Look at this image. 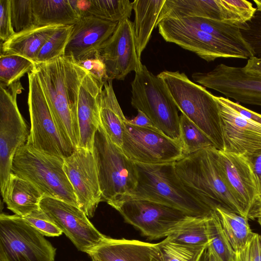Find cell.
Listing matches in <instances>:
<instances>
[{"instance_id": "6da1fadb", "label": "cell", "mask_w": 261, "mask_h": 261, "mask_svg": "<svg viewBox=\"0 0 261 261\" xmlns=\"http://www.w3.org/2000/svg\"><path fill=\"white\" fill-rule=\"evenodd\" d=\"M33 70L62 138L74 150L79 147L76 118L79 90L88 70L63 56L48 62L35 63Z\"/></svg>"}, {"instance_id": "7a4b0ae2", "label": "cell", "mask_w": 261, "mask_h": 261, "mask_svg": "<svg viewBox=\"0 0 261 261\" xmlns=\"http://www.w3.org/2000/svg\"><path fill=\"white\" fill-rule=\"evenodd\" d=\"M216 149L207 147L185 155L175 162L176 172L188 191L213 210L221 207L244 217L220 172Z\"/></svg>"}, {"instance_id": "3957f363", "label": "cell", "mask_w": 261, "mask_h": 261, "mask_svg": "<svg viewBox=\"0 0 261 261\" xmlns=\"http://www.w3.org/2000/svg\"><path fill=\"white\" fill-rule=\"evenodd\" d=\"M157 76L165 83L178 109L224 150L222 119L215 95L179 71L165 70Z\"/></svg>"}, {"instance_id": "277c9868", "label": "cell", "mask_w": 261, "mask_h": 261, "mask_svg": "<svg viewBox=\"0 0 261 261\" xmlns=\"http://www.w3.org/2000/svg\"><path fill=\"white\" fill-rule=\"evenodd\" d=\"M135 164L137 184L128 199H140L159 202L181 210L194 217H208L215 211L199 200L186 188L176 172L175 162Z\"/></svg>"}, {"instance_id": "5b68a950", "label": "cell", "mask_w": 261, "mask_h": 261, "mask_svg": "<svg viewBox=\"0 0 261 261\" xmlns=\"http://www.w3.org/2000/svg\"><path fill=\"white\" fill-rule=\"evenodd\" d=\"M93 153L98 171L102 201L115 208L128 199L137 184L136 164L115 145L100 124L96 133Z\"/></svg>"}, {"instance_id": "8992f818", "label": "cell", "mask_w": 261, "mask_h": 261, "mask_svg": "<svg viewBox=\"0 0 261 261\" xmlns=\"http://www.w3.org/2000/svg\"><path fill=\"white\" fill-rule=\"evenodd\" d=\"M135 72L132 106L143 112L163 134L180 143L178 109L165 83L142 63Z\"/></svg>"}, {"instance_id": "52a82bcc", "label": "cell", "mask_w": 261, "mask_h": 261, "mask_svg": "<svg viewBox=\"0 0 261 261\" xmlns=\"http://www.w3.org/2000/svg\"><path fill=\"white\" fill-rule=\"evenodd\" d=\"M64 159L40 151L27 145L16 152L11 173L25 179L45 196L77 206L73 189L63 169Z\"/></svg>"}, {"instance_id": "ba28073f", "label": "cell", "mask_w": 261, "mask_h": 261, "mask_svg": "<svg viewBox=\"0 0 261 261\" xmlns=\"http://www.w3.org/2000/svg\"><path fill=\"white\" fill-rule=\"evenodd\" d=\"M56 248L23 218L0 215V261H54Z\"/></svg>"}, {"instance_id": "9c48e42d", "label": "cell", "mask_w": 261, "mask_h": 261, "mask_svg": "<svg viewBox=\"0 0 261 261\" xmlns=\"http://www.w3.org/2000/svg\"><path fill=\"white\" fill-rule=\"evenodd\" d=\"M23 88L20 81L9 86L0 84V187L5 191L12 162L17 150L28 138L27 126L17 103V96Z\"/></svg>"}, {"instance_id": "30bf717a", "label": "cell", "mask_w": 261, "mask_h": 261, "mask_svg": "<svg viewBox=\"0 0 261 261\" xmlns=\"http://www.w3.org/2000/svg\"><path fill=\"white\" fill-rule=\"evenodd\" d=\"M28 74V103L31 128L26 144L44 153L64 159L74 150L62 138L36 73Z\"/></svg>"}, {"instance_id": "8fae6325", "label": "cell", "mask_w": 261, "mask_h": 261, "mask_svg": "<svg viewBox=\"0 0 261 261\" xmlns=\"http://www.w3.org/2000/svg\"><path fill=\"white\" fill-rule=\"evenodd\" d=\"M157 26L159 34L166 42L191 51L207 62L218 58L245 59L253 57L238 47L186 24L180 18H165Z\"/></svg>"}, {"instance_id": "7c38bea8", "label": "cell", "mask_w": 261, "mask_h": 261, "mask_svg": "<svg viewBox=\"0 0 261 261\" xmlns=\"http://www.w3.org/2000/svg\"><path fill=\"white\" fill-rule=\"evenodd\" d=\"M115 209L126 222L150 240L167 237L194 217L171 206L140 199L124 201Z\"/></svg>"}, {"instance_id": "4fadbf2b", "label": "cell", "mask_w": 261, "mask_h": 261, "mask_svg": "<svg viewBox=\"0 0 261 261\" xmlns=\"http://www.w3.org/2000/svg\"><path fill=\"white\" fill-rule=\"evenodd\" d=\"M194 82L217 91L227 98L261 107V74L245 70L243 67L219 64L208 72H195Z\"/></svg>"}, {"instance_id": "5bb4252c", "label": "cell", "mask_w": 261, "mask_h": 261, "mask_svg": "<svg viewBox=\"0 0 261 261\" xmlns=\"http://www.w3.org/2000/svg\"><path fill=\"white\" fill-rule=\"evenodd\" d=\"M121 149L133 162L143 164L175 162L184 156L179 142L162 133L132 125L127 121Z\"/></svg>"}, {"instance_id": "9a60e30c", "label": "cell", "mask_w": 261, "mask_h": 261, "mask_svg": "<svg viewBox=\"0 0 261 261\" xmlns=\"http://www.w3.org/2000/svg\"><path fill=\"white\" fill-rule=\"evenodd\" d=\"M40 208L80 251L87 253L106 238L78 206L44 195Z\"/></svg>"}, {"instance_id": "2e32d148", "label": "cell", "mask_w": 261, "mask_h": 261, "mask_svg": "<svg viewBox=\"0 0 261 261\" xmlns=\"http://www.w3.org/2000/svg\"><path fill=\"white\" fill-rule=\"evenodd\" d=\"M64 171L75 193L77 206L92 218L102 201L96 160L90 150L78 147L64 158Z\"/></svg>"}, {"instance_id": "e0dca14e", "label": "cell", "mask_w": 261, "mask_h": 261, "mask_svg": "<svg viewBox=\"0 0 261 261\" xmlns=\"http://www.w3.org/2000/svg\"><path fill=\"white\" fill-rule=\"evenodd\" d=\"M100 57L108 80L123 81L128 73L136 71L141 61L137 54L133 22L129 18L118 23L102 46Z\"/></svg>"}, {"instance_id": "ac0fdd59", "label": "cell", "mask_w": 261, "mask_h": 261, "mask_svg": "<svg viewBox=\"0 0 261 261\" xmlns=\"http://www.w3.org/2000/svg\"><path fill=\"white\" fill-rule=\"evenodd\" d=\"M220 172L232 195L248 218L257 202V189L252 163L244 155L215 150Z\"/></svg>"}, {"instance_id": "d6986e66", "label": "cell", "mask_w": 261, "mask_h": 261, "mask_svg": "<svg viewBox=\"0 0 261 261\" xmlns=\"http://www.w3.org/2000/svg\"><path fill=\"white\" fill-rule=\"evenodd\" d=\"M118 23L93 16H83L73 25L63 57L79 65L100 58L102 46L113 34Z\"/></svg>"}, {"instance_id": "ffe728a7", "label": "cell", "mask_w": 261, "mask_h": 261, "mask_svg": "<svg viewBox=\"0 0 261 261\" xmlns=\"http://www.w3.org/2000/svg\"><path fill=\"white\" fill-rule=\"evenodd\" d=\"M224 143L223 151L251 158L261 152V125L248 120L218 96Z\"/></svg>"}, {"instance_id": "44dd1931", "label": "cell", "mask_w": 261, "mask_h": 261, "mask_svg": "<svg viewBox=\"0 0 261 261\" xmlns=\"http://www.w3.org/2000/svg\"><path fill=\"white\" fill-rule=\"evenodd\" d=\"M105 81L88 70L79 90L76 111L79 147L92 151L95 134L100 124V98Z\"/></svg>"}, {"instance_id": "7402d4cb", "label": "cell", "mask_w": 261, "mask_h": 261, "mask_svg": "<svg viewBox=\"0 0 261 261\" xmlns=\"http://www.w3.org/2000/svg\"><path fill=\"white\" fill-rule=\"evenodd\" d=\"M87 254L97 261H164L158 243L107 236Z\"/></svg>"}, {"instance_id": "603a6c76", "label": "cell", "mask_w": 261, "mask_h": 261, "mask_svg": "<svg viewBox=\"0 0 261 261\" xmlns=\"http://www.w3.org/2000/svg\"><path fill=\"white\" fill-rule=\"evenodd\" d=\"M43 196L31 182L11 173L2 197L7 208L17 216L25 217L40 208Z\"/></svg>"}, {"instance_id": "cb8c5ba5", "label": "cell", "mask_w": 261, "mask_h": 261, "mask_svg": "<svg viewBox=\"0 0 261 261\" xmlns=\"http://www.w3.org/2000/svg\"><path fill=\"white\" fill-rule=\"evenodd\" d=\"M77 0H32L35 27L72 25L82 16Z\"/></svg>"}, {"instance_id": "d4e9b609", "label": "cell", "mask_w": 261, "mask_h": 261, "mask_svg": "<svg viewBox=\"0 0 261 261\" xmlns=\"http://www.w3.org/2000/svg\"><path fill=\"white\" fill-rule=\"evenodd\" d=\"M61 26L63 25L34 27L15 33L1 44V54L19 55L35 63L41 47Z\"/></svg>"}, {"instance_id": "484cf974", "label": "cell", "mask_w": 261, "mask_h": 261, "mask_svg": "<svg viewBox=\"0 0 261 261\" xmlns=\"http://www.w3.org/2000/svg\"><path fill=\"white\" fill-rule=\"evenodd\" d=\"M100 124L111 141L121 149L127 119L115 95L112 80L105 82L99 103Z\"/></svg>"}, {"instance_id": "4316f807", "label": "cell", "mask_w": 261, "mask_h": 261, "mask_svg": "<svg viewBox=\"0 0 261 261\" xmlns=\"http://www.w3.org/2000/svg\"><path fill=\"white\" fill-rule=\"evenodd\" d=\"M166 0H135L133 2L135 19L133 29L138 57L141 60Z\"/></svg>"}, {"instance_id": "83f0119b", "label": "cell", "mask_w": 261, "mask_h": 261, "mask_svg": "<svg viewBox=\"0 0 261 261\" xmlns=\"http://www.w3.org/2000/svg\"><path fill=\"white\" fill-rule=\"evenodd\" d=\"M76 5L82 17L90 15L115 22L129 19L133 10L129 0L77 1Z\"/></svg>"}, {"instance_id": "f1b7e54d", "label": "cell", "mask_w": 261, "mask_h": 261, "mask_svg": "<svg viewBox=\"0 0 261 261\" xmlns=\"http://www.w3.org/2000/svg\"><path fill=\"white\" fill-rule=\"evenodd\" d=\"M216 211L233 250H241L254 234L249 224V219L221 207H217Z\"/></svg>"}, {"instance_id": "f546056e", "label": "cell", "mask_w": 261, "mask_h": 261, "mask_svg": "<svg viewBox=\"0 0 261 261\" xmlns=\"http://www.w3.org/2000/svg\"><path fill=\"white\" fill-rule=\"evenodd\" d=\"M210 216L193 217L166 238L184 245L207 246L210 243L207 229V220Z\"/></svg>"}, {"instance_id": "4dcf8cb0", "label": "cell", "mask_w": 261, "mask_h": 261, "mask_svg": "<svg viewBox=\"0 0 261 261\" xmlns=\"http://www.w3.org/2000/svg\"><path fill=\"white\" fill-rule=\"evenodd\" d=\"M179 129L184 156L205 148L215 147L211 140L183 114L179 116Z\"/></svg>"}, {"instance_id": "1f68e13d", "label": "cell", "mask_w": 261, "mask_h": 261, "mask_svg": "<svg viewBox=\"0 0 261 261\" xmlns=\"http://www.w3.org/2000/svg\"><path fill=\"white\" fill-rule=\"evenodd\" d=\"M35 63L16 55L0 56V84L6 86L19 81L25 74L32 71Z\"/></svg>"}, {"instance_id": "d6a6232c", "label": "cell", "mask_w": 261, "mask_h": 261, "mask_svg": "<svg viewBox=\"0 0 261 261\" xmlns=\"http://www.w3.org/2000/svg\"><path fill=\"white\" fill-rule=\"evenodd\" d=\"M73 25H63L58 28L40 49L35 63L48 62L64 56Z\"/></svg>"}, {"instance_id": "836d02e7", "label": "cell", "mask_w": 261, "mask_h": 261, "mask_svg": "<svg viewBox=\"0 0 261 261\" xmlns=\"http://www.w3.org/2000/svg\"><path fill=\"white\" fill-rule=\"evenodd\" d=\"M207 229L210 245L222 261H232L234 254L221 226L216 210L208 217Z\"/></svg>"}, {"instance_id": "e575fe53", "label": "cell", "mask_w": 261, "mask_h": 261, "mask_svg": "<svg viewBox=\"0 0 261 261\" xmlns=\"http://www.w3.org/2000/svg\"><path fill=\"white\" fill-rule=\"evenodd\" d=\"M158 245L164 261H199L202 253L207 246L184 245L166 238L158 243Z\"/></svg>"}, {"instance_id": "d590c367", "label": "cell", "mask_w": 261, "mask_h": 261, "mask_svg": "<svg viewBox=\"0 0 261 261\" xmlns=\"http://www.w3.org/2000/svg\"><path fill=\"white\" fill-rule=\"evenodd\" d=\"M256 10L252 18L242 24V35L253 50L254 57L261 58V0H253Z\"/></svg>"}, {"instance_id": "8d00e7d4", "label": "cell", "mask_w": 261, "mask_h": 261, "mask_svg": "<svg viewBox=\"0 0 261 261\" xmlns=\"http://www.w3.org/2000/svg\"><path fill=\"white\" fill-rule=\"evenodd\" d=\"M10 8L15 33L35 27L32 0H11Z\"/></svg>"}, {"instance_id": "74e56055", "label": "cell", "mask_w": 261, "mask_h": 261, "mask_svg": "<svg viewBox=\"0 0 261 261\" xmlns=\"http://www.w3.org/2000/svg\"><path fill=\"white\" fill-rule=\"evenodd\" d=\"M22 218L44 236L59 237L63 233L60 229L46 217L40 208L29 216Z\"/></svg>"}, {"instance_id": "f35d334b", "label": "cell", "mask_w": 261, "mask_h": 261, "mask_svg": "<svg viewBox=\"0 0 261 261\" xmlns=\"http://www.w3.org/2000/svg\"><path fill=\"white\" fill-rule=\"evenodd\" d=\"M232 261H261V236L254 233L241 250L234 251Z\"/></svg>"}, {"instance_id": "ab89813d", "label": "cell", "mask_w": 261, "mask_h": 261, "mask_svg": "<svg viewBox=\"0 0 261 261\" xmlns=\"http://www.w3.org/2000/svg\"><path fill=\"white\" fill-rule=\"evenodd\" d=\"M10 2L11 0H0V38L3 42L15 33L12 23Z\"/></svg>"}, {"instance_id": "60d3db41", "label": "cell", "mask_w": 261, "mask_h": 261, "mask_svg": "<svg viewBox=\"0 0 261 261\" xmlns=\"http://www.w3.org/2000/svg\"><path fill=\"white\" fill-rule=\"evenodd\" d=\"M219 99L236 111L243 118L251 122L261 125V114L249 110L229 98L218 96Z\"/></svg>"}, {"instance_id": "b9f144b4", "label": "cell", "mask_w": 261, "mask_h": 261, "mask_svg": "<svg viewBox=\"0 0 261 261\" xmlns=\"http://www.w3.org/2000/svg\"><path fill=\"white\" fill-rule=\"evenodd\" d=\"M249 158L252 163L257 189V204L261 203V152Z\"/></svg>"}, {"instance_id": "7bdbcfd3", "label": "cell", "mask_w": 261, "mask_h": 261, "mask_svg": "<svg viewBox=\"0 0 261 261\" xmlns=\"http://www.w3.org/2000/svg\"><path fill=\"white\" fill-rule=\"evenodd\" d=\"M138 111L137 115L132 119H127L128 123L143 128L151 129L162 133L152 123L149 118L142 111Z\"/></svg>"}, {"instance_id": "ee69618b", "label": "cell", "mask_w": 261, "mask_h": 261, "mask_svg": "<svg viewBox=\"0 0 261 261\" xmlns=\"http://www.w3.org/2000/svg\"><path fill=\"white\" fill-rule=\"evenodd\" d=\"M243 68L246 71H253L261 74V58L253 56L248 59Z\"/></svg>"}, {"instance_id": "f6af8a7d", "label": "cell", "mask_w": 261, "mask_h": 261, "mask_svg": "<svg viewBox=\"0 0 261 261\" xmlns=\"http://www.w3.org/2000/svg\"><path fill=\"white\" fill-rule=\"evenodd\" d=\"M261 217V203L257 204L251 211L249 219H254Z\"/></svg>"}, {"instance_id": "bcb514c9", "label": "cell", "mask_w": 261, "mask_h": 261, "mask_svg": "<svg viewBox=\"0 0 261 261\" xmlns=\"http://www.w3.org/2000/svg\"><path fill=\"white\" fill-rule=\"evenodd\" d=\"M208 261H222L217 254L210 244L208 245Z\"/></svg>"}, {"instance_id": "7dc6e473", "label": "cell", "mask_w": 261, "mask_h": 261, "mask_svg": "<svg viewBox=\"0 0 261 261\" xmlns=\"http://www.w3.org/2000/svg\"><path fill=\"white\" fill-rule=\"evenodd\" d=\"M209 245V244H208ZM208 245L203 250L202 253L199 261H208Z\"/></svg>"}, {"instance_id": "c3c4849f", "label": "cell", "mask_w": 261, "mask_h": 261, "mask_svg": "<svg viewBox=\"0 0 261 261\" xmlns=\"http://www.w3.org/2000/svg\"><path fill=\"white\" fill-rule=\"evenodd\" d=\"M258 222L261 226V218H258Z\"/></svg>"}, {"instance_id": "681fc988", "label": "cell", "mask_w": 261, "mask_h": 261, "mask_svg": "<svg viewBox=\"0 0 261 261\" xmlns=\"http://www.w3.org/2000/svg\"><path fill=\"white\" fill-rule=\"evenodd\" d=\"M91 261H97V260H95L91 259Z\"/></svg>"}, {"instance_id": "f907efd6", "label": "cell", "mask_w": 261, "mask_h": 261, "mask_svg": "<svg viewBox=\"0 0 261 261\" xmlns=\"http://www.w3.org/2000/svg\"><path fill=\"white\" fill-rule=\"evenodd\" d=\"M259 218H261V217H259Z\"/></svg>"}]
</instances>
